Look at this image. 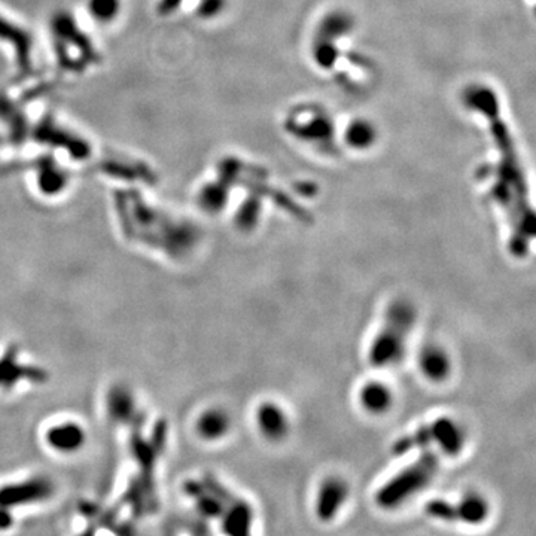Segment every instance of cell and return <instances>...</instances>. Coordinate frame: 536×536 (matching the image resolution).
Returning <instances> with one entry per match:
<instances>
[{
  "label": "cell",
  "instance_id": "cell-1",
  "mask_svg": "<svg viewBox=\"0 0 536 536\" xmlns=\"http://www.w3.org/2000/svg\"><path fill=\"white\" fill-rule=\"evenodd\" d=\"M416 308L405 300L393 301L383 318V326L374 337L368 359L378 368H389L400 364L407 349V343L416 325Z\"/></svg>",
  "mask_w": 536,
  "mask_h": 536
},
{
  "label": "cell",
  "instance_id": "cell-2",
  "mask_svg": "<svg viewBox=\"0 0 536 536\" xmlns=\"http://www.w3.org/2000/svg\"><path fill=\"white\" fill-rule=\"evenodd\" d=\"M465 430L452 418H440L425 426H420L413 434L404 437L395 444L398 455L408 453L414 448L428 450V447H438L445 456H457L465 447Z\"/></svg>",
  "mask_w": 536,
  "mask_h": 536
},
{
  "label": "cell",
  "instance_id": "cell-3",
  "mask_svg": "<svg viewBox=\"0 0 536 536\" xmlns=\"http://www.w3.org/2000/svg\"><path fill=\"white\" fill-rule=\"evenodd\" d=\"M425 456L419 462L410 465L408 468L396 474L389 482L380 489L377 495V504L383 508H395L423 490L430 478L437 471V459L434 455H429L430 450H423Z\"/></svg>",
  "mask_w": 536,
  "mask_h": 536
},
{
  "label": "cell",
  "instance_id": "cell-4",
  "mask_svg": "<svg viewBox=\"0 0 536 536\" xmlns=\"http://www.w3.org/2000/svg\"><path fill=\"white\" fill-rule=\"evenodd\" d=\"M258 430L268 441H282L289 432V416L286 410L274 401L259 404L255 413Z\"/></svg>",
  "mask_w": 536,
  "mask_h": 536
},
{
  "label": "cell",
  "instance_id": "cell-5",
  "mask_svg": "<svg viewBox=\"0 0 536 536\" xmlns=\"http://www.w3.org/2000/svg\"><path fill=\"white\" fill-rule=\"evenodd\" d=\"M418 364L423 377L432 383H443L452 374L453 360L440 344H426L419 353Z\"/></svg>",
  "mask_w": 536,
  "mask_h": 536
},
{
  "label": "cell",
  "instance_id": "cell-6",
  "mask_svg": "<svg viewBox=\"0 0 536 536\" xmlns=\"http://www.w3.org/2000/svg\"><path fill=\"white\" fill-rule=\"evenodd\" d=\"M349 487L341 478H330L322 482L316 496V515L322 522H331L348 500Z\"/></svg>",
  "mask_w": 536,
  "mask_h": 536
},
{
  "label": "cell",
  "instance_id": "cell-7",
  "mask_svg": "<svg viewBox=\"0 0 536 536\" xmlns=\"http://www.w3.org/2000/svg\"><path fill=\"white\" fill-rule=\"evenodd\" d=\"M358 401L362 410H365L371 416H382L393 405V390L385 382L368 380L360 386Z\"/></svg>",
  "mask_w": 536,
  "mask_h": 536
},
{
  "label": "cell",
  "instance_id": "cell-8",
  "mask_svg": "<svg viewBox=\"0 0 536 536\" xmlns=\"http://www.w3.org/2000/svg\"><path fill=\"white\" fill-rule=\"evenodd\" d=\"M489 517V504L478 493L465 495L457 504H452V522L465 525H481Z\"/></svg>",
  "mask_w": 536,
  "mask_h": 536
},
{
  "label": "cell",
  "instance_id": "cell-9",
  "mask_svg": "<svg viewBox=\"0 0 536 536\" xmlns=\"http://www.w3.org/2000/svg\"><path fill=\"white\" fill-rule=\"evenodd\" d=\"M197 428L204 440H219L230 429V418L222 410H209L200 418Z\"/></svg>",
  "mask_w": 536,
  "mask_h": 536
},
{
  "label": "cell",
  "instance_id": "cell-10",
  "mask_svg": "<svg viewBox=\"0 0 536 536\" xmlns=\"http://www.w3.org/2000/svg\"><path fill=\"white\" fill-rule=\"evenodd\" d=\"M373 137L374 131L371 130V127L365 124L364 121H356L345 131V143L355 149H364L371 145Z\"/></svg>",
  "mask_w": 536,
  "mask_h": 536
}]
</instances>
